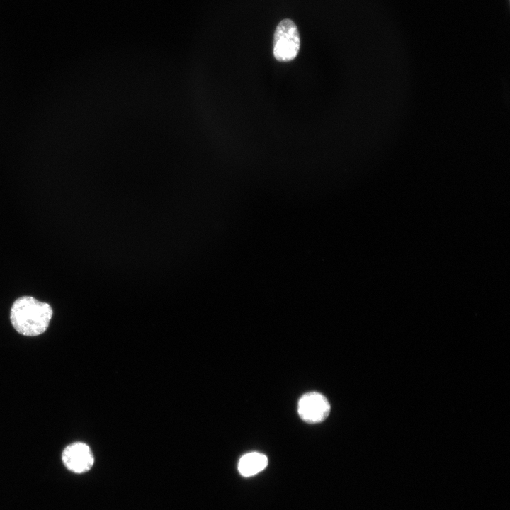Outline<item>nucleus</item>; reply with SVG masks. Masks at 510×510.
<instances>
[{"label": "nucleus", "instance_id": "3", "mask_svg": "<svg viewBox=\"0 0 510 510\" xmlns=\"http://www.w3.org/2000/svg\"><path fill=\"white\" fill-rule=\"evenodd\" d=\"M330 409V404L327 399L317 392L304 394L298 404L299 416L304 421L309 424L323 421L329 416Z\"/></svg>", "mask_w": 510, "mask_h": 510}, {"label": "nucleus", "instance_id": "2", "mask_svg": "<svg viewBox=\"0 0 510 510\" xmlns=\"http://www.w3.org/2000/svg\"><path fill=\"white\" fill-rule=\"evenodd\" d=\"M300 35L296 23L290 18L282 19L276 26L273 38V54L280 62L296 58L300 50Z\"/></svg>", "mask_w": 510, "mask_h": 510}, {"label": "nucleus", "instance_id": "5", "mask_svg": "<svg viewBox=\"0 0 510 510\" xmlns=\"http://www.w3.org/2000/svg\"><path fill=\"white\" fill-rule=\"evenodd\" d=\"M268 465L267 457L258 452L244 455L239 460L238 470L244 477H251L262 471Z\"/></svg>", "mask_w": 510, "mask_h": 510}, {"label": "nucleus", "instance_id": "1", "mask_svg": "<svg viewBox=\"0 0 510 510\" xmlns=\"http://www.w3.org/2000/svg\"><path fill=\"white\" fill-rule=\"evenodd\" d=\"M51 306L30 296L18 298L12 305L10 319L21 334L35 336L45 332L52 316Z\"/></svg>", "mask_w": 510, "mask_h": 510}, {"label": "nucleus", "instance_id": "4", "mask_svg": "<svg viewBox=\"0 0 510 510\" xmlns=\"http://www.w3.org/2000/svg\"><path fill=\"white\" fill-rule=\"evenodd\" d=\"M62 458L65 467L75 473H83L89 470L94 463L89 446L81 442L73 443L67 446L62 452Z\"/></svg>", "mask_w": 510, "mask_h": 510}]
</instances>
